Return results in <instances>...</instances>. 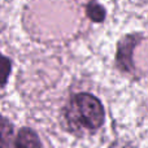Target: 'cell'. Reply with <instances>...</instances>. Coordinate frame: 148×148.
<instances>
[{
  "mask_svg": "<svg viewBox=\"0 0 148 148\" xmlns=\"http://www.w3.org/2000/svg\"><path fill=\"white\" fill-rule=\"evenodd\" d=\"M138 43V35H127L118 43L117 52V64L122 70L131 72L133 70V53L134 47Z\"/></svg>",
  "mask_w": 148,
  "mask_h": 148,
  "instance_id": "2",
  "label": "cell"
},
{
  "mask_svg": "<svg viewBox=\"0 0 148 148\" xmlns=\"http://www.w3.org/2000/svg\"><path fill=\"white\" fill-rule=\"evenodd\" d=\"M86 12L87 16L91 18L94 22H103L105 18V10L99 3L95 0H91L88 4L86 5Z\"/></svg>",
  "mask_w": 148,
  "mask_h": 148,
  "instance_id": "5",
  "label": "cell"
},
{
  "mask_svg": "<svg viewBox=\"0 0 148 148\" xmlns=\"http://www.w3.org/2000/svg\"><path fill=\"white\" fill-rule=\"evenodd\" d=\"M10 69H12V64H10L9 59H7L0 53V86H4L7 83L8 77L10 74Z\"/></svg>",
  "mask_w": 148,
  "mask_h": 148,
  "instance_id": "6",
  "label": "cell"
},
{
  "mask_svg": "<svg viewBox=\"0 0 148 148\" xmlns=\"http://www.w3.org/2000/svg\"><path fill=\"white\" fill-rule=\"evenodd\" d=\"M42 143L39 136L33 130L25 127L18 131L14 139V148H40Z\"/></svg>",
  "mask_w": 148,
  "mask_h": 148,
  "instance_id": "3",
  "label": "cell"
},
{
  "mask_svg": "<svg viewBox=\"0 0 148 148\" xmlns=\"http://www.w3.org/2000/svg\"><path fill=\"white\" fill-rule=\"evenodd\" d=\"M13 126L5 117L0 116V148L12 147Z\"/></svg>",
  "mask_w": 148,
  "mask_h": 148,
  "instance_id": "4",
  "label": "cell"
},
{
  "mask_svg": "<svg viewBox=\"0 0 148 148\" xmlns=\"http://www.w3.org/2000/svg\"><path fill=\"white\" fill-rule=\"evenodd\" d=\"M66 123L75 134L96 131L105 118L104 108L97 97L91 94H77L65 110Z\"/></svg>",
  "mask_w": 148,
  "mask_h": 148,
  "instance_id": "1",
  "label": "cell"
}]
</instances>
